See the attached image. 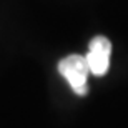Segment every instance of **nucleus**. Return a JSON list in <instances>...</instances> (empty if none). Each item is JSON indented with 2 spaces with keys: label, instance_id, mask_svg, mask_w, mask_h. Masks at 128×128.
<instances>
[{
  "label": "nucleus",
  "instance_id": "obj_1",
  "mask_svg": "<svg viewBox=\"0 0 128 128\" xmlns=\"http://www.w3.org/2000/svg\"><path fill=\"white\" fill-rule=\"evenodd\" d=\"M58 72L60 75L68 82L73 93L78 96H85L88 93V83L86 78L90 75V66L85 55H66L58 62Z\"/></svg>",
  "mask_w": 128,
  "mask_h": 128
},
{
  "label": "nucleus",
  "instance_id": "obj_2",
  "mask_svg": "<svg viewBox=\"0 0 128 128\" xmlns=\"http://www.w3.org/2000/svg\"><path fill=\"white\" fill-rule=\"evenodd\" d=\"M110 55H112V42L103 35H96L90 40L86 62L90 66V73L95 76H103L108 72L110 66Z\"/></svg>",
  "mask_w": 128,
  "mask_h": 128
}]
</instances>
